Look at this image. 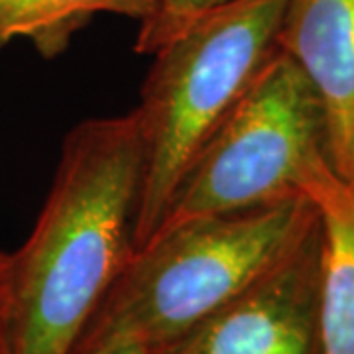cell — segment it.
<instances>
[{
  "instance_id": "obj_1",
  "label": "cell",
  "mask_w": 354,
  "mask_h": 354,
  "mask_svg": "<svg viewBox=\"0 0 354 354\" xmlns=\"http://www.w3.org/2000/svg\"><path fill=\"white\" fill-rule=\"evenodd\" d=\"M142 177L136 109L88 118L65 136L38 221L8 256L10 354H73L136 252Z\"/></svg>"
},
{
  "instance_id": "obj_2",
  "label": "cell",
  "mask_w": 354,
  "mask_h": 354,
  "mask_svg": "<svg viewBox=\"0 0 354 354\" xmlns=\"http://www.w3.org/2000/svg\"><path fill=\"white\" fill-rule=\"evenodd\" d=\"M317 218L315 203L293 197L160 228L132 254L77 346L130 339L153 351L176 341L262 278Z\"/></svg>"
},
{
  "instance_id": "obj_3",
  "label": "cell",
  "mask_w": 354,
  "mask_h": 354,
  "mask_svg": "<svg viewBox=\"0 0 354 354\" xmlns=\"http://www.w3.org/2000/svg\"><path fill=\"white\" fill-rule=\"evenodd\" d=\"M286 2L230 0L153 53L136 106L144 140L136 248L156 234L195 156L278 51Z\"/></svg>"
},
{
  "instance_id": "obj_4",
  "label": "cell",
  "mask_w": 354,
  "mask_h": 354,
  "mask_svg": "<svg viewBox=\"0 0 354 354\" xmlns=\"http://www.w3.org/2000/svg\"><path fill=\"white\" fill-rule=\"evenodd\" d=\"M329 174L325 111L299 65L278 48L191 162L160 228L309 197Z\"/></svg>"
},
{
  "instance_id": "obj_5",
  "label": "cell",
  "mask_w": 354,
  "mask_h": 354,
  "mask_svg": "<svg viewBox=\"0 0 354 354\" xmlns=\"http://www.w3.org/2000/svg\"><path fill=\"white\" fill-rule=\"evenodd\" d=\"M321 276L319 216L262 278L152 354H323Z\"/></svg>"
},
{
  "instance_id": "obj_6",
  "label": "cell",
  "mask_w": 354,
  "mask_h": 354,
  "mask_svg": "<svg viewBox=\"0 0 354 354\" xmlns=\"http://www.w3.org/2000/svg\"><path fill=\"white\" fill-rule=\"evenodd\" d=\"M278 48L315 88L333 169L354 185V0H288Z\"/></svg>"
},
{
  "instance_id": "obj_7",
  "label": "cell",
  "mask_w": 354,
  "mask_h": 354,
  "mask_svg": "<svg viewBox=\"0 0 354 354\" xmlns=\"http://www.w3.org/2000/svg\"><path fill=\"white\" fill-rule=\"evenodd\" d=\"M323 225L321 351L354 354V185L329 174L309 193Z\"/></svg>"
},
{
  "instance_id": "obj_8",
  "label": "cell",
  "mask_w": 354,
  "mask_h": 354,
  "mask_svg": "<svg viewBox=\"0 0 354 354\" xmlns=\"http://www.w3.org/2000/svg\"><path fill=\"white\" fill-rule=\"evenodd\" d=\"M156 4L158 0H0V48L26 39L41 57L53 59L97 14H116L142 24Z\"/></svg>"
},
{
  "instance_id": "obj_9",
  "label": "cell",
  "mask_w": 354,
  "mask_h": 354,
  "mask_svg": "<svg viewBox=\"0 0 354 354\" xmlns=\"http://www.w3.org/2000/svg\"><path fill=\"white\" fill-rule=\"evenodd\" d=\"M227 2L230 0H158L152 16L140 24L134 50L153 55L195 18Z\"/></svg>"
},
{
  "instance_id": "obj_10",
  "label": "cell",
  "mask_w": 354,
  "mask_h": 354,
  "mask_svg": "<svg viewBox=\"0 0 354 354\" xmlns=\"http://www.w3.org/2000/svg\"><path fill=\"white\" fill-rule=\"evenodd\" d=\"M0 354H10V293L8 254L0 252Z\"/></svg>"
},
{
  "instance_id": "obj_11",
  "label": "cell",
  "mask_w": 354,
  "mask_h": 354,
  "mask_svg": "<svg viewBox=\"0 0 354 354\" xmlns=\"http://www.w3.org/2000/svg\"><path fill=\"white\" fill-rule=\"evenodd\" d=\"M73 354H152V351L130 339H106L77 346Z\"/></svg>"
}]
</instances>
